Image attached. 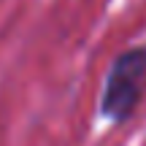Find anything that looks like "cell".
Listing matches in <instances>:
<instances>
[{
	"instance_id": "1",
	"label": "cell",
	"mask_w": 146,
	"mask_h": 146,
	"mask_svg": "<svg viewBox=\"0 0 146 146\" xmlns=\"http://www.w3.org/2000/svg\"><path fill=\"white\" fill-rule=\"evenodd\" d=\"M146 98V43L127 46L111 60L98 100V116L108 125H127Z\"/></svg>"
}]
</instances>
